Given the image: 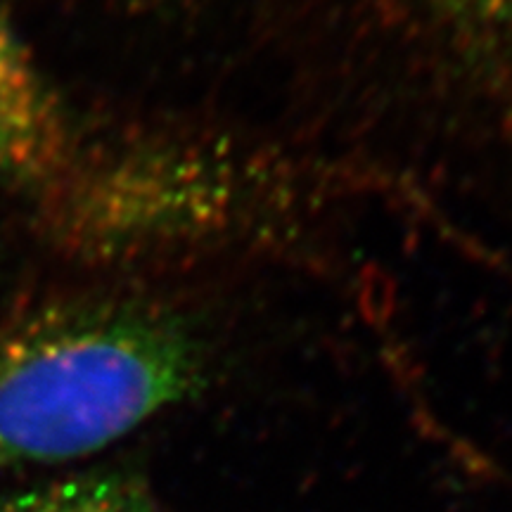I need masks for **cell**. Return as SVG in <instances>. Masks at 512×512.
<instances>
[{
	"instance_id": "6da1fadb",
	"label": "cell",
	"mask_w": 512,
	"mask_h": 512,
	"mask_svg": "<svg viewBox=\"0 0 512 512\" xmlns=\"http://www.w3.org/2000/svg\"><path fill=\"white\" fill-rule=\"evenodd\" d=\"M202 377L188 325L133 299H74L0 330V467L88 456Z\"/></svg>"
},
{
	"instance_id": "7a4b0ae2",
	"label": "cell",
	"mask_w": 512,
	"mask_h": 512,
	"mask_svg": "<svg viewBox=\"0 0 512 512\" xmlns=\"http://www.w3.org/2000/svg\"><path fill=\"white\" fill-rule=\"evenodd\" d=\"M60 107L0 5V183L41 185L67 164Z\"/></svg>"
},
{
	"instance_id": "3957f363",
	"label": "cell",
	"mask_w": 512,
	"mask_h": 512,
	"mask_svg": "<svg viewBox=\"0 0 512 512\" xmlns=\"http://www.w3.org/2000/svg\"><path fill=\"white\" fill-rule=\"evenodd\" d=\"M0 512H159L131 477L86 475L3 498Z\"/></svg>"
},
{
	"instance_id": "277c9868",
	"label": "cell",
	"mask_w": 512,
	"mask_h": 512,
	"mask_svg": "<svg viewBox=\"0 0 512 512\" xmlns=\"http://www.w3.org/2000/svg\"><path fill=\"white\" fill-rule=\"evenodd\" d=\"M482 12H494V15H512V0H467Z\"/></svg>"
}]
</instances>
